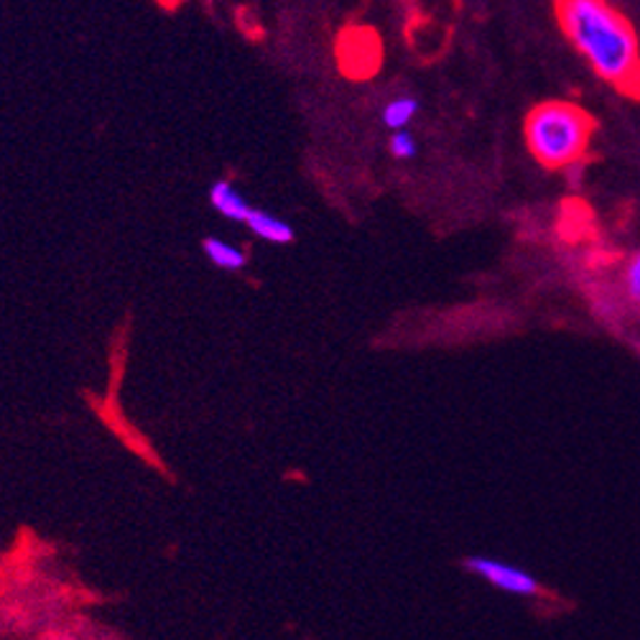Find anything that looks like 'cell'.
Segmentation results:
<instances>
[{
	"label": "cell",
	"mask_w": 640,
	"mask_h": 640,
	"mask_svg": "<svg viewBox=\"0 0 640 640\" xmlns=\"http://www.w3.org/2000/svg\"><path fill=\"white\" fill-rule=\"evenodd\" d=\"M556 18L566 39L594 75L630 98H640V41L636 28L605 0H562Z\"/></svg>",
	"instance_id": "cell-1"
},
{
	"label": "cell",
	"mask_w": 640,
	"mask_h": 640,
	"mask_svg": "<svg viewBox=\"0 0 640 640\" xmlns=\"http://www.w3.org/2000/svg\"><path fill=\"white\" fill-rule=\"evenodd\" d=\"M594 117L574 102L551 100L526 117V143L531 156L547 168H569L585 159L594 136Z\"/></svg>",
	"instance_id": "cell-2"
},
{
	"label": "cell",
	"mask_w": 640,
	"mask_h": 640,
	"mask_svg": "<svg viewBox=\"0 0 640 640\" xmlns=\"http://www.w3.org/2000/svg\"><path fill=\"white\" fill-rule=\"evenodd\" d=\"M465 569L505 594H516V598H539V594H543L541 582L531 572L520 569L516 564H507L503 559L469 556L465 559Z\"/></svg>",
	"instance_id": "cell-3"
},
{
	"label": "cell",
	"mask_w": 640,
	"mask_h": 640,
	"mask_svg": "<svg viewBox=\"0 0 640 640\" xmlns=\"http://www.w3.org/2000/svg\"><path fill=\"white\" fill-rule=\"evenodd\" d=\"M340 64L352 79H365L380 67V41L367 28L348 32L340 41Z\"/></svg>",
	"instance_id": "cell-4"
},
{
	"label": "cell",
	"mask_w": 640,
	"mask_h": 640,
	"mask_svg": "<svg viewBox=\"0 0 640 640\" xmlns=\"http://www.w3.org/2000/svg\"><path fill=\"white\" fill-rule=\"evenodd\" d=\"M210 202H212V208L219 212V215H225L227 219H235V223H246L250 210H253L246 200H242L240 191L225 179L212 184Z\"/></svg>",
	"instance_id": "cell-5"
},
{
	"label": "cell",
	"mask_w": 640,
	"mask_h": 640,
	"mask_svg": "<svg viewBox=\"0 0 640 640\" xmlns=\"http://www.w3.org/2000/svg\"><path fill=\"white\" fill-rule=\"evenodd\" d=\"M246 225L255 235H259V238L271 240V242H278V246H286V242L293 240V227L289 223H284L281 217L271 215V212L250 210Z\"/></svg>",
	"instance_id": "cell-6"
},
{
	"label": "cell",
	"mask_w": 640,
	"mask_h": 640,
	"mask_svg": "<svg viewBox=\"0 0 640 640\" xmlns=\"http://www.w3.org/2000/svg\"><path fill=\"white\" fill-rule=\"evenodd\" d=\"M202 248H204V253H208V259L215 263L217 268L238 271V268L246 266V255H242V250L230 246V242H225L219 238H204Z\"/></svg>",
	"instance_id": "cell-7"
},
{
	"label": "cell",
	"mask_w": 640,
	"mask_h": 640,
	"mask_svg": "<svg viewBox=\"0 0 640 640\" xmlns=\"http://www.w3.org/2000/svg\"><path fill=\"white\" fill-rule=\"evenodd\" d=\"M418 113V100L416 98H396L382 110V123L399 134V130L406 128V125L414 121V115Z\"/></svg>",
	"instance_id": "cell-8"
},
{
	"label": "cell",
	"mask_w": 640,
	"mask_h": 640,
	"mask_svg": "<svg viewBox=\"0 0 640 640\" xmlns=\"http://www.w3.org/2000/svg\"><path fill=\"white\" fill-rule=\"evenodd\" d=\"M418 151L416 146V138L409 134V130H399V134L391 136V153L396 159L406 161V159H414Z\"/></svg>",
	"instance_id": "cell-9"
},
{
	"label": "cell",
	"mask_w": 640,
	"mask_h": 640,
	"mask_svg": "<svg viewBox=\"0 0 640 640\" xmlns=\"http://www.w3.org/2000/svg\"><path fill=\"white\" fill-rule=\"evenodd\" d=\"M625 291L632 301L640 304V253H636L625 268Z\"/></svg>",
	"instance_id": "cell-10"
},
{
	"label": "cell",
	"mask_w": 640,
	"mask_h": 640,
	"mask_svg": "<svg viewBox=\"0 0 640 640\" xmlns=\"http://www.w3.org/2000/svg\"><path fill=\"white\" fill-rule=\"evenodd\" d=\"M49 640H75V638H49Z\"/></svg>",
	"instance_id": "cell-11"
}]
</instances>
